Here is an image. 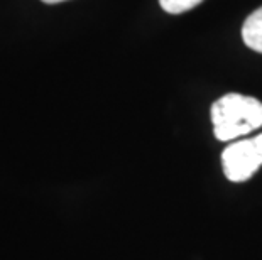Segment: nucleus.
I'll use <instances>...</instances> for the list:
<instances>
[{
    "instance_id": "2",
    "label": "nucleus",
    "mask_w": 262,
    "mask_h": 260,
    "mask_svg": "<svg viewBox=\"0 0 262 260\" xmlns=\"http://www.w3.org/2000/svg\"><path fill=\"white\" fill-rule=\"evenodd\" d=\"M222 166L228 181L244 182L262 166V134L230 144L222 152Z\"/></svg>"
},
{
    "instance_id": "4",
    "label": "nucleus",
    "mask_w": 262,
    "mask_h": 260,
    "mask_svg": "<svg viewBox=\"0 0 262 260\" xmlns=\"http://www.w3.org/2000/svg\"><path fill=\"white\" fill-rule=\"evenodd\" d=\"M202 2L203 0H159L161 7L168 14H183Z\"/></svg>"
},
{
    "instance_id": "5",
    "label": "nucleus",
    "mask_w": 262,
    "mask_h": 260,
    "mask_svg": "<svg viewBox=\"0 0 262 260\" xmlns=\"http://www.w3.org/2000/svg\"><path fill=\"white\" fill-rule=\"evenodd\" d=\"M44 4H59V2H64V0H42Z\"/></svg>"
},
{
    "instance_id": "1",
    "label": "nucleus",
    "mask_w": 262,
    "mask_h": 260,
    "mask_svg": "<svg viewBox=\"0 0 262 260\" xmlns=\"http://www.w3.org/2000/svg\"><path fill=\"white\" fill-rule=\"evenodd\" d=\"M211 122L216 139L235 140L262 127V103L257 98L228 93L211 105Z\"/></svg>"
},
{
    "instance_id": "3",
    "label": "nucleus",
    "mask_w": 262,
    "mask_h": 260,
    "mask_svg": "<svg viewBox=\"0 0 262 260\" xmlns=\"http://www.w3.org/2000/svg\"><path fill=\"white\" fill-rule=\"evenodd\" d=\"M242 39L250 49L262 53V7L254 10L244 22Z\"/></svg>"
}]
</instances>
